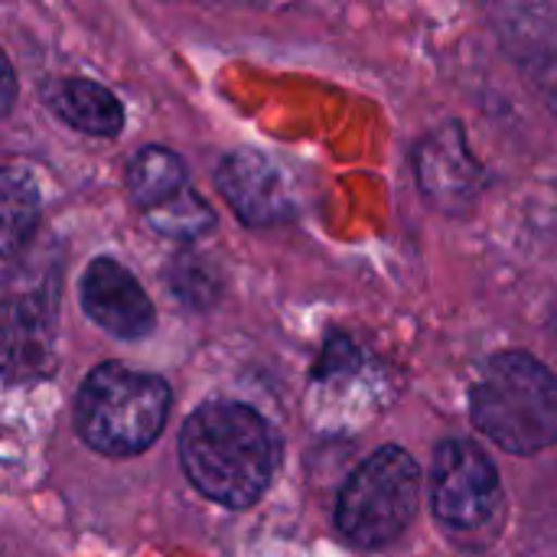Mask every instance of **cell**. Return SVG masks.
<instances>
[{"label": "cell", "instance_id": "cell-1", "mask_svg": "<svg viewBox=\"0 0 557 557\" xmlns=\"http://www.w3.org/2000/svg\"><path fill=\"white\" fill-rule=\"evenodd\" d=\"M180 457L189 483L219 506L245 509L271 483L274 437L248 405H202L183 428Z\"/></svg>", "mask_w": 557, "mask_h": 557}, {"label": "cell", "instance_id": "cell-2", "mask_svg": "<svg viewBox=\"0 0 557 557\" xmlns=\"http://www.w3.org/2000/svg\"><path fill=\"white\" fill-rule=\"evenodd\" d=\"M470 418L496 447L539 454L557 444V379L525 352H503L473 385Z\"/></svg>", "mask_w": 557, "mask_h": 557}, {"label": "cell", "instance_id": "cell-3", "mask_svg": "<svg viewBox=\"0 0 557 557\" xmlns=\"http://www.w3.org/2000/svg\"><path fill=\"white\" fill-rule=\"evenodd\" d=\"M166 414V382L121 362L98 366L75 398V428L82 441L108 457L147 450L160 437Z\"/></svg>", "mask_w": 557, "mask_h": 557}, {"label": "cell", "instance_id": "cell-4", "mask_svg": "<svg viewBox=\"0 0 557 557\" xmlns=\"http://www.w3.org/2000/svg\"><path fill=\"white\" fill-rule=\"evenodd\" d=\"M418 503L421 470L414 457L401 447H382L346 480L336 525L356 548H382L411 525Z\"/></svg>", "mask_w": 557, "mask_h": 557}, {"label": "cell", "instance_id": "cell-5", "mask_svg": "<svg viewBox=\"0 0 557 557\" xmlns=\"http://www.w3.org/2000/svg\"><path fill=\"white\" fill-rule=\"evenodd\" d=\"M503 486L493 460L470 441H444L431 470V506L454 532H476L499 512Z\"/></svg>", "mask_w": 557, "mask_h": 557}, {"label": "cell", "instance_id": "cell-6", "mask_svg": "<svg viewBox=\"0 0 557 557\" xmlns=\"http://www.w3.org/2000/svg\"><path fill=\"white\" fill-rule=\"evenodd\" d=\"M85 313L121 339H140L153 330V304L140 281L111 258H95L82 277Z\"/></svg>", "mask_w": 557, "mask_h": 557}, {"label": "cell", "instance_id": "cell-7", "mask_svg": "<svg viewBox=\"0 0 557 557\" xmlns=\"http://www.w3.org/2000/svg\"><path fill=\"white\" fill-rule=\"evenodd\" d=\"M55 369L49 313L33 297L0 304V375L10 382H36Z\"/></svg>", "mask_w": 557, "mask_h": 557}, {"label": "cell", "instance_id": "cell-8", "mask_svg": "<svg viewBox=\"0 0 557 557\" xmlns=\"http://www.w3.org/2000/svg\"><path fill=\"white\" fill-rule=\"evenodd\" d=\"M219 189L248 225H271L290 215L287 183L258 153H235L219 166Z\"/></svg>", "mask_w": 557, "mask_h": 557}, {"label": "cell", "instance_id": "cell-9", "mask_svg": "<svg viewBox=\"0 0 557 557\" xmlns=\"http://www.w3.org/2000/svg\"><path fill=\"white\" fill-rule=\"evenodd\" d=\"M52 111L69 127L98 134V137H114L124 124V108L117 104V98L88 78H69V82L55 85Z\"/></svg>", "mask_w": 557, "mask_h": 557}, {"label": "cell", "instance_id": "cell-10", "mask_svg": "<svg viewBox=\"0 0 557 557\" xmlns=\"http://www.w3.org/2000/svg\"><path fill=\"white\" fill-rule=\"evenodd\" d=\"M39 222V189L23 170H0V255H13Z\"/></svg>", "mask_w": 557, "mask_h": 557}, {"label": "cell", "instance_id": "cell-11", "mask_svg": "<svg viewBox=\"0 0 557 557\" xmlns=\"http://www.w3.org/2000/svg\"><path fill=\"white\" fill-rule=\"evenodd\" d=\"M183 183H186V170H183L180 157L166 147H144L131 160L127 189L140 209H153V206L166 202L170 196L186 189Z\"/></svg>", "mask_w": 557, "mask_h": 557}, {"label": "cell", "instance_id": "cell-12", "mask_svg": "<svg viewBox=\"0 0 557 557\" xmlns=\"http://www.w3.org/2000/svg\"><path fill=\"white\" fill-rule=\"evenodd\" d=\"M147 219L157 232H163L170 238H196L206 228H212V222H215L212 209L189 189H180L166 202L147 209Z\"/></svg>", "mask_w": 557, "mask_h": 557}, {"label": "cell", "instance_id": "cell-13", "mask_svg": "<svg viewBox=\"0 0 557 557\" xmlns=\"http://www.w3.org/2000/svg\"><path fill=\"white\" fill-rule=\"evenodd\" d=\"M13 95H16V75L0 49V114H7V108L13 104Z\"/></svg>", "mask_w": 557, "mask_h": 557}]
</instances>
